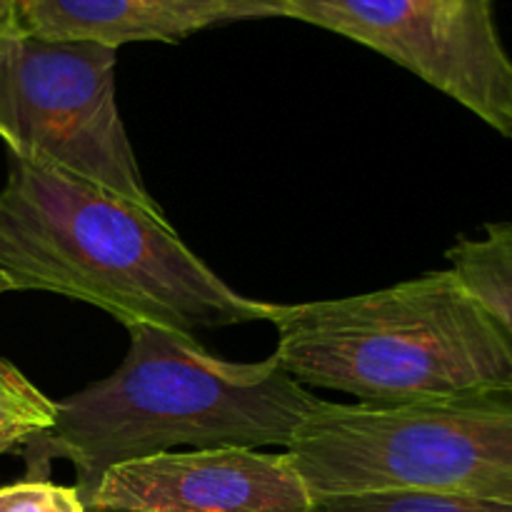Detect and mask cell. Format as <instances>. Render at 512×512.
I'll return each instance as SVG.
<instances>
[{
    "mask_svg": "<svg viewBox=\"0 0 512 512\" xmlns=\"http://www.w3.org/2000/svg\"><path fill=\"white\" fill-rule=\"evenodd\" d=\"M0 270L15 290L95 305L125 328L195 333L263 318V303L223 283L165 215L20 155L0 190Z\"/></svg>",
    "mask_w": 512,
    "mask_h": 512,
    "instance_id": "1",
    "label": "cell"
},
{
    "mask_svg": "<svg viewBox=\"0 0 512 512\" xmlns=\"http://www.w3.org/2000/svg\"><path fill=\"white\" fill-rule=\"evenodd\" d=\"M128 333L120 368L60 400L53 428L20 450L30 480H48L50 460H68L85 510L115 465L178 448H288L323 403L273 355L233 363L183 330L138 323Z\"/></svg>",
    "mask_w": 512,
    "mask_h": 512,
    "instance_id": "2",
    "label": "cell"
},
{
    "mask_svg": "<svg viewBox=\"0 0 512 512\" xmlns=\"http://www.w3.org/2000/svg\"><path fill=\"white\" fill-rule=\"evenodd\" d=\"M260 320L295 383L358 403L512 395V338L450 268L348 298L263 303Z\"/></svg>",
    "mask_w": 512,
    "mask_h": 512,
    "instance_id": "3",
    "label": "cell"
},
{
    "mask_svg": "<svg viewBox=\"0 0 512 512\" xmlns=\"http://www.w3.org/2000/svg\"><path fill=\"white\" fill-rule=\"evenodd\" d=\"M310 498L418 493L512 505V395L320 403L285 448Z\"/></svg>",
    "mask_w": 512,
    "mask_h": 512,
    "instance_id": "4",
    "label": "cell"
},
{
    "mask_svg": "<svg viewBox=\"0 0 512 512\" xmlns=\"http://www.w3.org/2000/svg\"><path fill=\"white\" fill-rule=\"evenodd\" d=\"M118 50L15 30L0 55V140L10 155L165 215L148 193L115 98Z\"/></svg>",
    "mask_w": 512,
    "mask_h": 512,
    "instance_id": "5",
    "label": "cell"
},
{
    "mask_svg": "<svg viewBox=\"0 0 512 512\" xmlns=\"http://www.w3.org/2000/svg\"><path fill=\"white\" fill-rule=\"evenodd\" d=\"M305 20L373 48L512 138V58L490 0H285Z\"/></svg>",
    "mask_w": 512,
    "mask_h": 512,
    "instance_id": "6",
    "label": "cell"
},
{
    "mask_svg": "<svg viewBox=\"0 0 512 512\" xmlns=\"http://www.w3.org/2000/svg\"><path fill=\"white\" fill-rule=\"evenodd\" d=\"M88 512H313L288 453L210 448L115 465Z\"/></svg>",
    "mask_w": 512,
    "mask_h": 512,
    "instance_id": "7",
    "label": "cell"
},
{
    "mask_svg": "<svg viewBox=\"0 0 512 512\" xmlns=\"http://www.w3.org/2000/svg\"><path fill=\"white\" fill-rule=\"evenodd\" d=\"M278 15L285 18L280 5L233 0H30L20 30L118 50L128 43H178L210 25Z\"/></svg>",
    "mask_w": 512,
    "mask_h": 512,
    "instance_id": "8",
    "label": "cell"
},
{
    "mask_svg": "<svg viewBox=\"0 0 512 512\" xmlns=\"http://www.w3.org/2000/svg\"><path fill=\"white\" fill-rule=\"evenodd\" d=\"M450 270L512 338V223H488L445 253Z\"/></svg>",
    "mask_w": 512,
    "mask_h": 512,
    "instance_id": "9",
    "label": "cell"
},
{
    "mask_svg": "<svg viewBox=\"0 0 512 512\" xmlns=\"http://www.w3.org/2000/svg\"><path fill=\"white\" fill-rule=\"evenodd\" d=\"M55 418L58 403L0 358V455L20 453L30 440L53 428Z\"/></svg>",
    "mask_w": 512,
    "mask_h": 512,
    "instance_id": "10",
    "label": "cell"
},
{
    "mask_svg": "<svg viewBox=\"0 0 512 512\" xmlns=\"http://www.w3.org/2000/svg\"><path fill=\"white\" fill-rule=\"evenodd\" d=\"M313 512H512V505L463 498V495L388 490V493L335 495V498L315 500Z\"/></svg>",
    "mask_w": 512,
    "mask_h": 512,
    "instance_id": "11",
    "label": "cell"
},
{
    "mask_svg": "<svg viewBox=\"0 0 512 512\" xmlns=\"http://www.w3.org/2000/svg\"><path fill=\"white\" fill-rule=\"evenodd\" d=\"M0 512H88L78 490L50 480H20L0 488Z\"/></svg>",
    "mask_w": 512,
    "mask_h": 512,
    "instance_id": "12",
    "label": "cell"
},
{
    "mask_svg": "<svg viewBox=\"0 0 512 512\" xmlns=\"http://www.w3.org/2000/svg\"><path fill=\"white\" fill-rule=\"evenodd\" d=\"M30 0H0V25L5 28H20L25 8Z\"/></svg>",
    "mask_w": 512,
    "mask_h": 512,
    "instance_id": "13",
    "label": "cell"
},
{
    "mask_svg": "<svg viewBox=\"0 0 512 512\" xmlns=\"http://www.w3.org/2000/svg\"><path fill=\"white\" fill-rule=\"evenodd\" d=\"M15 30H20V28H5V25H0V55H3L5 43H8V38L15 33Z\"/></svg>",
    "mask_w": 512,
    "mask_h": 512,
    "instance_id": "14",
    "label": "cell"
},
{
    "mask_svg": "<svg viewBox=\"0 0 512 512\" xmlns=\"http://www.w3.org/2000/svg\"><path fill=\"white\" fill-rule=\"evenodd\" d=\"M233 3H273L280 5L285 10V18H288V5H285V0H233Z\"/></svg>",
    "mask_w": 512,
    "mask_h": 512,
    "instance_id": "15",
    "label": "cell"
},
{
    "mask_svg": "<svg viewBox=\"0 0 512 512\" xmlns=\"http://www.w3.org/2000/svg\"><path fill=\"white\" fill-rule=\"evenodd\" d=\"M10 290H15V288H13V283H10L8 275H5L3 270H0V295H3V293H10Z\"/></svg>",
    "mask_w": 512,
    "mask_h": 512,
    "instance_id": "16",
    "label": "cell"
}]
</instances>
